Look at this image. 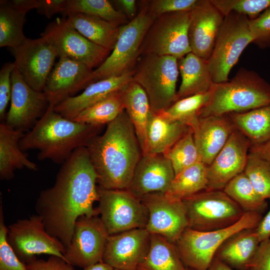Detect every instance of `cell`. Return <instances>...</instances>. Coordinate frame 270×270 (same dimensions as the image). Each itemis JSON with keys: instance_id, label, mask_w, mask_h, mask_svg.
I'll list each match as a JSON object with an SVG mask.
<instances>
[{"instance_id": "6da1fadb", "label": "cell", "mask_w": 270, "mask_h": 270, "mask_svg": "<svg viewBox=\"0 0 270 270\" xmlns=\"http://www.w3.org/2000/svg\"><path fill=\"white\" fill-rule=\"evenodd\" d=\"M97 175L85 146L77 148L59 170L54 183L42 190L35 208L47 232L66 248L75 223L82 216H98Z\"/></svg>"}, {"instance_id": "7a4b0ae2", "label": "cell", "mask_w": 270, "mask_h": 270, "mask_svg": "<svg viewBox=\"0 0 270 270\" xmlns=\"http://www.w3.org/2000/svg\"><path fill=\"white\" fill-rule=\"evenodd\" d=\"M100 188L127 190L142 151L134 128L124 110L107 124L102 134L85 146Z\"/></svg>"}, {"instance_id": "3957f363", "label": "cell", "mask_w": 270, "mask_h": 270, "mask_svg": "<svg viewBox=\"0 0 270 270\" xmlns=\"http://www.w3.org/2000/svg\"><path fill=\"white\" fill-rule=\"evenodd\" d=\"M102 126L82 124L66 118L49 106L44 114L21 138L23 152L38 150V159L62 164L78 148L100 134Z\"/></svg>"}, {"instance_id": "277c9868", "label": "cell", "mask_w": 270, "mask_h": 270, "mask_svg": "<svg viewBox=\"0 0 270 270\" xmlns=\"http://www.w3.org/2000/svg\"><path fill=\"white\" fill-rule=\"evenodd\" d=\"M270 104V84L256 72L241 68L226 82L214 84L200 118L244 112Z\"/></svg>"}, {"instance_id": "5b68a950", "label": "cell", "mask_w": 270, "mask_h": 270, "mask_svg": "<svg viewBox=\"0 0 270 270\" xmlns=\"http://www.w3.org/2000/svg\"><path fill=\"white\" fill-rule=\"evenodd\" d=\"M178 74V59L174 56H140L133 71L132 80L146 92L152 113H160L176 102Z\"/></svg>"}, {"instance_id": "8992f818", "label": "cell", "mask_w": 270, "mask_h": 270, "mask_svg": "<svg viewBox=\"0 0 270 270\" xmlns=\"http://www.w3.org/2000/svg\"><path fill=\"white\" fill-rule=\"evenodd\" d=\"M262 218L261 213L245 212L236 222L226 228L200 232L187 228L175 243L184 266L194 270H208L227 238L242 230L256 228Z\"/></svg>"}, {"instance_id": "52a82bcc", "label": "cell", "mask_w": 270, "mask_h": 270, "mask_svg": "<svg viewBox=\"0 0 270 270\" xmlns=\"http://www.w3.org/2000/svg\"><path fill=\"white\" fill-rule=\"evenodd\" d=\"M137 16L121 26L114 50L92 73L93 82L134 71L140 56V50L155 18L148 12L145 1L141 2Z\"/></svg>"}, {"instance_id": "ba28073f", "label": "cell", "mask_w": 270, "mask_h": 270, "mask_svg": "<svg viewBox=\"0 0 270 270\" xmlns=\"http://www.w3.org/2000/svg\"><path fill=\"white\" fill-rule=\"evenodd\" d=\"M254 40L248 16L234 12L224 16L213 51L208 60L214 84L229 80L230 70L245 48Z\"/></svg>"}, {"instance_id": "9c48e42d", "label": "cell", "mask_w": 270, "mask_h": 270, "mask_svg": "<svg viewBox=\"0 0 270 270\" xmlns=\"http://www.w3.org/2000/svg\"><path fill=\"white\" fill-rule=\"evenodd\" d=\"M182 202L188 228L200 232L226 228L236 222L245 212L222 190H205Z\"/></svg>"}, {"instance_id": "30bf717a", "label": "cell", "mask_w": 270, "mask_h": 270, "mask_svg": "<svg viewBox=\"0 0 270 270\" xmlns=\"http://www.w3.org/2000/svg\"><path fill=\"white\" fill-rule=\"evenodd\" d=\"M190 11L155 18L142 43L140 54L171 56L178 60L192 52L188 40Z\"/></svg>"}, {"instance_id": "8fae6325", "label": "cell", "mask_w": 270, "mask_h": 270, "mask_svg": "<svg viewBox=\"0 0 270 270\" xmlns=\"http://www.w3.org/2000/svg\"><path fill=\"white\" fill-rule=\"evenodd\" d=\"M98 190L99 215L110 235L146 228L148 212L140 198L127 190Z\"/></svg>"}, {"instance_id": "7c38bea8", "label": "cell", "mask_w": 270, "mask_h": 270, "mask_svg": "<svg viewBox=\"0 0 270 270\" xmlns=\"http://www.w3.org/2000/svg\"><path fill=\"white\" fill-rule=\"evenodd\" d=\"M7 239L19 259L26 264L40 254L55 256L65 260L66 246L47 232L42 218L37 214L10 224Z\"/></svg>"}, {"instance_id": "4fadbf2b", "label": "cell", "mask_w": 270, "mask_h": 270, "mask_svg": "<svg viewBox=\"0 0 270 270\" xmlns=\"http://www.w3.org/2000/svg\"><path fill=\"white\" fill-rule=\"evenodd\" d=\"M40 36L52 44L58 57L77 60L92 69L98 68L110 54L109 50L84 36L64 16L50 23Z\"/></svg>"}, {"instance_id": "5bb4252c", "label": "cell", "mask_w": 270, "mask_h": 270, "mask_svg": "<svg viewBox=\"0 0 270 270\" xmlns=\"http://www.w3.org/2000/svg\"><path fill=\"white\" fill-rule=\"evenodd\" d=\"M110 234L98 216H82L75 223L73 234L64 254L72 266L84 268L102 262Z\"/></svg>"}, {"instance_id": "9a60e30c", "label": "cell", "mask_w": 270, "mask_h": 270, "mask_svg": "<svg viewBox=\"0 0 270 270\" xmlns=\"http://www.w3.org/2000/svg\"><path fill=\"white\" fill-rule=\"evenodd\" d=\"M14 62L26 82L34 90L43 92L54 66L57 53L52 44L41 36L26 39L12 48Z\"/></svg>"}, {"instance_id": "2e32d148", "label": "cell", "mask_w": 270, "mask_h": 270, "mask_svg": "<svg viewBox=\"0 0 270 270\" xmlns=\"http://www.w3.org/2000/svg\"><path fill=\"white\" fill-rule=\"evenodd\" d=\"M148 212L146 229L150 234L161 236L175 244L188 228L182 200L167 196L164 192H154L140 198Z\"/></svg>"}, {"instance_id": "e0dca14e", "label": "cell", "mask_w": 270, "mask_h": 270, "mask_svg": "<svg viewBox=\"0 0 270 270\" xmlns=\"http://www.w3.org/2000/svg\"><path fill=\"white\" fill-rule=\"evenodd\" d=\"M11 79L10 104L4 122L16 130L28 131L44 114L49 102L44 92L30 86L16 68Z\"/></svg>"}, {"instance_id": "ac0fdd59", "label": "cell", "mask_w": 270, "mask_h": 270, "mask_svg": "<svg viewBox=\"0 0 270 270\" xmlns=\"http://www.w3.org/2000/svg\"><path fill=\"white\" fill-rule=\"evenodd\" d=\"M252 144L236 129L226 143L206 166V190H223L226 184L244 170Z\"/></svg>"}, {"instance_id": "d6986e66", "label": "cell", "mask_w": 270, "mask_h": 270, "mask_svg": "<svg viewBox=\"0 0 270 270\" xmlns=\"http://www.w3.org/2000/svg\"><path fill=\"white\" fill-rule=\"evenodd\" d=\"M93 71L81 62L66 57L59 58L43 90L49 106L54 108L92 83Z\"/></svg>"}, {"instance_id": "ffe728a7", "label": "cell", "mask_w": 270, "mask_h": 270, "mask_svg": "<svg viewBox=\"0 0 270 270\" xmlns=\"http://www.w3.org/2000/svg\"><path fill=\"white\" fill-rule=\"evenodd\" d=\"M150 234L145 228L110 235L102 262L114 268L136 270L150 246Z\"/></svg>"}, {"instance_id": "44dd1931", "label": "cell", "mask_w": 270, "mask_h": 270, "mask_svg": "<svg viewBox=\"0 0 270 270\" xmlns=\"http://www.w3.org/2000/svg\"><path fill=\"white\" fill-rule=\"evenodd\" d=\"M190 12L188 34L192 52L208 60L224 16L210 0H198Z\"/></svg>"}, {"instance_id": "7402d4cb", "label": "cell", "mask_w": 270, "mask_h": 270, "mask_svg": "<svg viewBox=\"0 0 270 270\" xmlns=\"http://www.w3.org/2000/svg\"><path fill=\"white\" fill-rule=\"evenodd\" d=\"M174 176L170 162L163 154H142L127 190L138 198L151 193H165Z\"/></svg>"}, {"instance_id": "603a6c76", "label": "cell", "mask_w": 270, "mask_h": 270, "mask_svg": "<svg viewBox=\"0 0 270 270\" xmlns=\"http://www.w3.org/2000/svg\"><path fill=\"white\" fill-rule=\"evenodd\" d=\"M236 128L228 114L200 118L192 130L200 161L209 165Z\"/></svg>"}, {"instance_id": "cb8c5ba5", "label": "cell", "mask_w": 270, "mask_h": 270, "mask_svg": "<svg viewBox=\"0 0 270 270\" xmlns=\"http://www.w3.org/2000/svg\"><path fill=\"white\" fill-rule=\"evenodd\" d=\"M133 72L94 82L78 95L69 97L56 104L54 110L62 116L72 120L84 109L101 100L110 94L120 90L132 80Z\"/></svg>"}, {"instance_id": "d4e9b609", "label": "cell", "mask_w": 270, "mask_h": 270, "mask_svg": "<svg viewBox=\"0 0 270 270\" xmlns=\"http://www.w3.org/2000/svg\"><path fill=\"white\" fill-rule=\"evenodd\" d=\"M24 132L16 130L4 122L0 124V179L10 180L16 170L26 168L37 170L38 166L30 160L21 150L20 142Z\"/></svg>"}, {"instance_id": "484cf974", "label": "cell", "mask_w": 270, "mask_h": 270, "mask_svg": "<svg viewBox=\"0 0 270 270\" xmlns=\"http://www.w3.org/2000/svg\"><path fill=\"white\" fill-rule=\"evenodd\" d=\"M260 242L255 228L244 229L227 238L214 258L236 270H248Z\"/></svg>"}, {"instance_id": "4316f807", "label": "cell", "mask_w": 270, "mask_h": 270, "mask_svg": "<svg viewBox=\"0 0 270 270\" xmlns=\"http://www.w3.org/2000/svg\"><path fill=\"white\" fill-rule=\"evenodd\" d=\"M190 128L180 122L169 120L152 112L147 124L142 154H164Z\"/></svg>"}, {"instance_id": "83f0119b", "label": "cell", "mask_w": 270, "mask_h": 270, "mask_svg": "<svg viewBox=\"0 0 270 270\" xmlns=\"http://www.w3.org/2000/svg\"><path fill=\"white\" fill-rule=\"evenodd\" d=\"M182 82L176 93L179 100L210 92L214 84L208 60L190 52L178 60Z\"/></svg>"}, {"instance_id": "f1b7e54d", "label": "cell", "mask_w": 270, "mask_h": 270, "mask_svg": "<svg viewBox=\"0 0 270 270\" xmlns=\"http://www.w3.org/2000/svg\"><path fill=\"white\" fill-rule=\"evenodd\" d=\"M64 17L80 34L93 43L110 52L114 50L121 26L82 13H71Z\"/></svg>"}, {"instance_id": "f546056e", "label": "cell", "mask_w": 270, "mask_h": 270, "mask_svg": "<svg viewBox=\"0 0 270 270\" xmlns=\"http://www.w3.org/2000/svg\"><path fill=\"white\" fill-rule=\"evenodd\" d=\"M119 92L124 110L134 126L143 152L147 124L152 113L148 97L142 87L133 80L126 84Z\"/></svg>"}, {"instance_id": "4dcf8cb0", "label": "cell", "mask_w": 270, "mask_h": 270, "mask_svg": "<svg viewBox=\"0 0 270 270\" xmlns=\"http://www.w3.org/2000/svg\"><path fill=\"white\" fill-rule=\"evenodd\" d=\"M228 114L236 129L248 139L252 145L270 140V104L246 112Z\"/></svg>"}, {"instance_id": "1f68e13d", "label": "cell", "mask_w": 270, "mask_h": 270, "mask_svg": "<svg viewBox=\"0 0 270 270\" xmlns=\"http://www.w3.org/2000/svg\"><path fill=\"white\" fill-rule=\"evenodd\" d=\"M175 244L163 236L150 234L148 252L136 270H184Z\"/></svg>"}, {"instance_id": "d6a6232c", "label": "cell", "mask_w": 270, "mask_h": 270, "mask_svg": "<svg viewBox=\"0 0 270 270\" xmlns=\"http://www.w3.org/2000/svg\"><path fill=\"white\" fill-rule=\"evenodd\" d=\"M28 11L14 0L0 1V47L14 48L26 39L23 32Z\"/></svg>"}, {"instance_id": "836d02e7", "label": "cell", "mask_w": 270, "mask_h": 270, "mask_svg": "<svg viewBox=\"0 0 270 270\" xmlns=\"http://www.w3.org/2000/svg\"><path fill=\"white\" fill-rule=\"evenodd\" d=\"M208 185L206 166L200 161L175 175L165 194L182 200L206 190Z\"/></svg>"}, {"instance_id": "e575fe53", "label": "cell", "mask_w": 270, "mask_h": 270, "mask_svg": "<svg viewBox=\"0 0 270 270\" xmlns=\"http://www.w3.org/2000/svg\"><path fill=\"white\" fill-rule=\"evenodd\" d=\"M119 91L110 94L84 109L72 120L82 124L102 126L112 122L124 110Z\"/></svg>"}, {"instance_id": "d590c367", "label": "cell", "mask_w": 270, "mask_h": 270, "mask_svg": "<svg viewBox=\"0 0 270 270\" xmlns=\"http://www.w3.org/2000/svg\"><path fill=\"white\" fill-rule=\"evenodd\" d=\"M222 190L244 212L262 214L268 206L266 200L257 194L244 172L230 180Z\"/></svg>"}, {"instance_id": "8d00e7d4", "label": "cell", "mask_w": 270, "mask_h": 270, "mask_svg": "<svg viewBox=\"0 0 270 270\" xmlns=\"http://www.w3.org/2000/svg\"><path fill=\"white\" fill-rule=\"evenodd\" d=\"M210 90L179 100L159 114L169 120L184 124L192 129L198 122L201 110L210 99Z\"/></svg>"}, {"instance_id": "74e56055", "label": "cell", "mask_w": 270, "mask_h": 270, "mask_svg": "<svg viewBox=\"0 0 270 270\" xmlns=\"http://www.w3.org/2000/svg\"><path fill=\"white\" fill-rule=\"evenodd\" d=\"M71 13L91 15L120 26L130 21L122 12L116 9L108 0H68L66 9L62 15L66 16Z\"/></svg>"}, {"instance_id": "f35d334b", "label": "cell", "mask_w": 270, "mask_h": 270, "mask_svg": "<svg viewBox=\"0 0 270 270\" xmlns=\"http://www.w3.org/2000/svg\"><path fill=\"white\" fill-rule=\"evenodd\" d=\"M163 154L170 162L175 175L200 161L192 129L191 128Z\"/></svg>"}, {"instance_id": "ab89813d", "label": "cell", "mask_w": 270, "mask_h": 270, "mask_svg": "<svg viewBox=\"0 0 270 270\" xmlns=\"http://www.w3.org/2000/svg\"><path fill=\"white\" fill-rule=\"evenodd\" d=\"M243 172L257 194L264 200L270 199V162L249 152Z\"/></svg>"}, {"instance_id": "60d3db41", "label": "cell", "mask_w": 270, "mask_h": 270, "mask_svg": "<svg viewBox=\"0 0 270 270\" xmlns=\"http://www.w3.org/2000/svg\"><path fill=\"white\" fill-rule=\"evenodd\" d=\"M224 16L234 12L246 16L250 20L258 18L270 6V0H210Z\"/></svg>"}, {"instance_id": "b9f144b4", "label": "cell", "mask_w": 270, "mask_h": 270, "mask_svg": "<svg viewBox=\"0 0 270 270\" xmlns=\"http://www.w3.org/2000/svg\"><path fill=\"white\" fill-rule=\"evenodd\" d=\"M8 227L4 221L3 207L0 206V270H28L26 264L21 261L9 244Z\"/></svg>"}, {"instance_id": "7bdbcfd3", "label": "cell", "mask_w": 270, "mask_h": 270, "mask_svg": "<svg viewBox=\"0 0 270 270\" xmlns=\"http://www.w3.org/2000/svg\"><path fill=\"white\" fill-rule=\"evenodd\" d=\"M198 0H152L145 1L150 13L155 18L164 14L190 11Z\"/></svg>"}, {"instance_id": "ee69618b", "label": "cell", "mask_w": 270, "mask_h": 270, "mask_svg": "<svg viewBox=\"0 0 270 270\" xmlns=\"http://www.w3.org/2000/svg\"><path fill=\"white\" fill-rule=\"evenodd\" d=\"M250 27L254 44L262 48L270 46V6L256 18L250 20Z\"/></svg>"}, {"instance_id": "f6af8a7d", "label": "cell", "mask_w": 270, "mask_h": 270, "mask_svg": "<svg viewBox=\"0 0 270 270\" xmlns=\"http://www.w3.org/2000/svg\"><path fill=\"white\" fill-rule=\"evenodd\" d=\"M14 68V62H9L5 64L0 70V119L2 122L6 119V108L11 98V76Z\"/></svg>"}, {"instance_id": "bcb514c9", "label": "cell", "mask_w": 270, "mask_h": 270, "mask_svg": "<svg viewBox=\"0 0 270 270\" xmlns=\"http://www.w3.org/2000/svg\"><path fill=\"white\" fill-rule=\"evenodd\" d=\"M28 270H76L63 258L50 256L48 260L36 258L26 264Z\"/></svg>"}, {"instance_id": "7dc6e473", "label": "cell", "mask_w": 270, "mask_h": 270, "mask_svg": "<svg viewBox=\"0 0 270 270\" xmlns=\"http://www.w3.org/2000/svg\"><path fill=\"white\" fill-rule=\"evenodd\" d=\"M248 270H270V238L260 242Z\"/></svg>"}, {"instance_id": "c3c4849f", "label": "cell", "mask_w": 270, "mask_h": 270, "mask_svg": "<svg viewBox=\"0 0 270 270\" xmlns=\"http://www.w3.org/2000/svg\"><path fill=\"white\" fill-rule=\"evenodd\" d=\"M68 0H38V4L36 9L38 12L48 18L54 14L64 12Z\"/></svg>"}, {"instance_id": "681fc988", "label": "cell", "mask_w": 270, "mask_h": 270, "mask_svg": "<svg viewBox=\"0 0 270 270\" xmlns=\"http://www.w3.org/2000/svg\"><path fill=\"white\" fill-rule=\"evenodd\" d=\"M255 232L260 242L270 238V208L266 214L262 217Z\"/></svg>"}, {"instance_id": "f907efd6", "label": "cell", "mask_w": 270, "mask_h": 270, "mask_svg": "<svg viewBox=\"0 0 270 270\" xmlns=\"http://www.w3.org/2000/svg\"><path fill=\"white\" fill-rule=\"evenodd\" d=\"M120 9V11L126 16L130 20L137 16L136 1L135 0H116L113 1Z\"/></svg>"}, {"instance_id": "816d5d0a", "label": "cell", "mask_w": 270, "mask_h": 270, "mask_svg": "<svg viewBox=\"0 0 270 270\" xmlns=\"http://www.w3.org/2000/svg\"><path fill=\"white\" fill-rule=\"evenodd\" d=\"M249 152L256 154L270 162V140L261 144L251 145Z\"/></svg>"}, {"instance_id": "f5cc1de1", "label": "cell", "mask_w": 270, "mask_h": 270, "mask_svg": "<svg viewBox=\"0 0 270 270\" xmlns=\"http://www.w3.org/2000/svg\"><path fill=\"white\" fill-rule=\"evenodd\" d=\"M208 270H236L214 258Z\"/></svg>"}, {"instance_id": "db71d44e", "label": "cell", "mask_w": 270, "mask_h": 270, "mask_svg": "<svg viewBox=\"0 0 270 270\" xmlns=\"http://www.w3.org/2000/svg\"><path fill=\"white\" fill-rule=\"evenodd\" d=\"M113 268L108 264L101 262L88 266L84 268V270H112Z\"/></svg>"}, {"instance_id": "11a10c76", "label": "cell", "mask_w": 270, "mask_h": 270, "mask_svg": "<svg viewBox=\"0 0 270 270\" xmlns=\"http://www.w3.org/2000/svg\"><path fill=\"white\" fill-rule=\"evenodd\" d=\"M184 270H194L192 269L191 268L186 267Z\"/></svg>"}, {"instance_id": "9f6ffc18", "label": "cell", "mask_w": 270, "mask_h": 270, "mask_svg": "<svg viewBox=\"0 0 270 270\" xmlns=\"http://www.w3.org/2000/svg\"><path fill=\"white\" fill-rule=\"evenodd\" d=\"M112 270H122L117 269V268H113Z\"/></svg>"}]
</instances>
